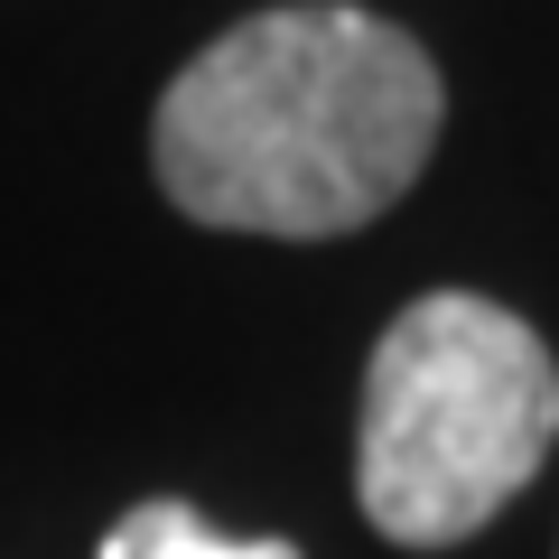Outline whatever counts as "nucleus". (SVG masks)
Wrapping results in <instances>:
<instances>
[{"label": "nucleus", "mask_w": 559, "mask_h": 559, "mask_svg": "<svg viewBox=\"0 0 559 559\" xmlns=\"http://www.w3.org/2000/svg\"><path fill=\"white\" fill-rule=\"evenodd\" d=\"M448 121V84L411 28L355 0L252 10L168 75L150 168L187 224L326 242L392 215Z\"/></svg>", "instance_id": "nucleus-1"}, {"label": "nucleus", "mask_w": 559, "mask_h": 559, "mask_svg": "<svg viewBox=\"0 0 559 559\" xmlns=\"http://www.w3.org/2000/svg\"><path fill=\"white\" fill-rule=\"evenodd\" d=\"M559 439V364L532 318L476 289H429L364 364L355 503L401 550L476 540Z\"/></svg>", "instance_id": "nucleus-2"}, {"label": "nucleus", "mask_w": 559, "mask_h": 559, "mask_svg": "<svg viewBox=\"0 0 559 559\" xmlns=\"http://www.w3.org/2000/svg\"><path fill=\"white\" fill-rule=\"evenodd\" d=\"M94 559H308V550L299 540H234V532H215L197 503L150 495V503H131V513L103 532Z\"/></svg>", "instance_id": "nucleus-3"}]
</instances>
